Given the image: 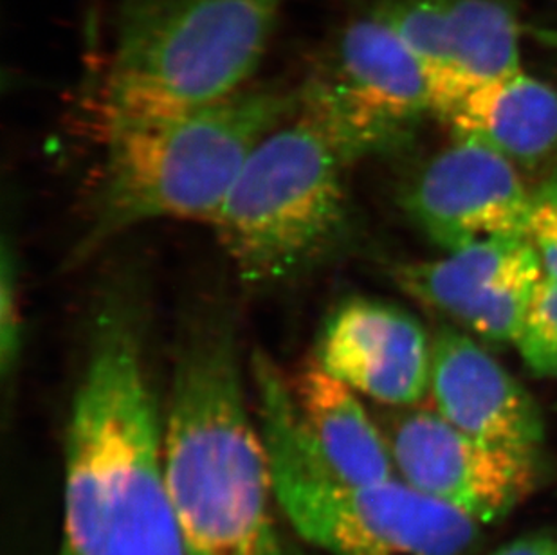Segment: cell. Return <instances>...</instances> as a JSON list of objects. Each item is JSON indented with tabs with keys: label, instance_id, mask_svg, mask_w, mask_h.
<instances>
[{
	"label": "cell",
	"instance_id": "1",
	"mask_svg": "<svg viewBox=\"0 0 557 555\" xmlns=\"http://www.w3.org/2000/svg\"><path fill=\"white\" fill-rule=\"evenodd\" d=\"M134 276L101 293L65 431L62 555H185Z\"/></svg>",
	"mask_w": 557,
	"mask_h": 555
},
{
	"label": "cell",
	"instance_id": "2",
	"mask_svg": "<svg viewBox=\"0 0 557 555\" xmlns=\"http://www.w3.org/2000/svg\"><path fill=\"white\" fill-rule=\"evenodd\" d=\"M164 471L185 555H301L280 529L262 431L244 397L232 310L202 304L175 351Z\"/></svg>",
	"mask_w": 557,
	"mask_h": 555
},
{
	"label": "cell",
	"instance_id": "3",
	"mask_svg": "<svg viewBox=\"0 0 557 555\" xmlns=\"http://www.w3.org/2000/svg\"><path fill=\"white\" fill-rule=\"evenodd\" d=\"M298 111V90L251 84L200 111L106 139L87 222L69 266L152 221H215L252 150Z\"/></svg>",
	"mask_w": 557,
	"mask_h": 555
},
{
	"label": "cell",
	"instance_id": "4",
	"mask_svg": "<svg viewBox=\"0 0 557 555\" xmlns=\"http://www.w3.org/2000/svg\"><path fill=\"white\" fill-rule=\"evenodd\" d=\"M285 0H117L92 96L100 139L215 106L251 85Z\"/></svg>",
	"mask_w": 557,
	"mask_h": 555
},
{
	"label": "cell",
	"instance_id": "5",
	"mask_svg": "<svg viewBox=\"0 0 557 555\" xmlns=\"http://www.w3.org/2000/svg\"><path fill=\"white\" fill-rule=\"evenodd\" d=\"M251 375L274 496L301 540L331 555L473 554L479 521L395 477L337 480L310 447L289 381L268 354H252Z\"/></svg>",
	"mask_w": 557,
	"mask_h": 555
},
{
	"label": "cell",
	"instance_id": "6",
	"mask_svg": "<svg viewBox=\"0 0 557 555\" xmlns=\"http://www.w3.org/2000/svg\"><path fill=\"white\" fill-rule=\"evenodd\" d=\"M348 164L298 111L252 150L213 221L246 287L287 285L342 249Z\"/></svg>",
	"mask_w": 557,
	"mask_h": 555
},
{
	"label": "cell",
	"instance_id": "7",
	"mask_svg": "<svg viewBox=\"0 0 557 555\" xmlns=\"http://www.w3.org/2000/svg\"><path fill=\"white\" fill-rule=\"evenodd\" d=\"M298 90V114L348 163L403 141L432 112L430 82L383 8L352 16L321 44Z\"/></svg>",
	"mask_w": 557,
	"mask_h": 555
},
{
	"label": "cell",
	"instance_id": "8",
	"mask_svg": "<svg viewBox=\"0 0 557 555\" xmlns=\"http://www.w3.org/2000/svg\"><path fill=\"white\" fill-rule=\"evenodd\" d=\"M384 439L403 482L480 525L507 516L534 488V455L476 441L436 411L400 415Z\"/></svg>",
	"mask_w": 557,
	"mask_h": 555
},
{
	"label": "cell",
	"instance_id": "9",
	"mask_svg": "<svg viewBox=\"0 0 557 555\" xmlns=\"http://www.w3.org/2000/svg\"><path fill=\"white\" fill-rule=\"evenodd\" d=\"M395 282L493 343H516L543 269L527 235L493 236L432 262L395 269Z\"/></svg>",
	"mask_w": 557,
	"mask_h": 555
},
{
	"label": "cell",
	"instance_id": "10",
	"mask_svg": "<svg viewBox=\"0 0 557 555\" xmlns=\"http://www.w3.org/2000/svg\"><path fill=\"white\" fill-rule=\"evenodd\" d=\"M405 208L451 252L493 236L527 235L531 194L509 159L479 143L457 141L417 175Z\"/></svg>",
	"mask_w": 557,
	"mask_h": 555
},
{
	"label": "cell",
	"instance_id": "11",
	"mask_svg": "<svg viewBox=\"0 0 557 555\" xmlns=\"http://www.w3.org/2000/svg\"><path fill=\"white\" fill-rule=\"evenodd\" d=\"M315 362L354 392L389 406H411L430 388L432 345L406 310L352 298L325 321Z\"/></svg>",
	"mask_w": 557,
	"mask_h": 555
},
{
	"label": "cell",
	"instance_id": "12",
	"mask_svg": "<svg viewBox=\"0 0 557 555\" xmlns=\"http://www.w3.org/2000/svg\"><path fill=\"white\" fill-rule=\"evenodd\" d=\"M436 414L476 441L534 455L543 422L531 395L468 335L442 329L432 343Z\"/></svg>",
	"mask_w": 557,
	"mask_h": 555
},
{
	"label": "cell",
	"instance_id": "13",
	"mask_svg": "<svg viewBox=\"0 0 557 555\" xmlns=\"http://www.w3.org/2000/svg\"><path fill=\"white\" fill-rule=\"evenodd\" d=\"M289 386L304 435L337 480L370 485L394 478L386 439L350 386L318 362L307 365Z\"/></svg>",
	"mask_w": 557,
	"mask_h": 555
},
{
	"label": "cell",
	"instance_id": "14",
	"mask_svg": "<svg viewBox=\"0 0 557 555\" xmlns=\"http://www.w3.org/2000/svg\"><path fill=\"white\" fill-rule=\"evenodd\" d=\"M457 141L532 166L557 150V92L525 71L469 90L442 115Z\"/></svg>",
	"mask_w": 557,
	"mask_h": 555
},
{
	"label": "cell",
	"instance_id": "15",
	"mask_svg": "<svg viewBox=\"0 0 557 555\" xmlns=\"http://www.w3.org/2000/svg\"><path fill=\"white\" fill-rule=\"evenodd\" d=\"M446 73L433 95V114H446L469 90L509 78L521 67V27L502 0H444Z\"/></svg>",
	"mask_w": 557,
	"mask_h": 555
},
{
	"label": "cell",
	"instance_id": "16",
	"mask_svg": "<svg viewBox=\"0 0 557 555\" xmlns=\"http://www.w3.org/2000/svg\"><path fill=\"white\" fill-rule=\"evenodd\" d=\"M531 372L557 379V282L543 274L516 341Z\"/></svg>",
	"mask_w": 557,
	"mask_h": 555
},
{
	"label": "cell",
	"instance_id": "17",
	"mask_svg": "<svg viewBox=\"0 0 557 555\" xmlns=\"http://www.w3.org/2000/svg\"><path fill=\"white\" fill-rule=\"evenodd\" d=\"M0 372L5 395H10L22 354L21 288L18 262L10 236L2 242V273H0Z\"/></svg>",
	"mask_w": 557,
	"mask_h": 555
},
{
	"label": "cell",
	"instance_id": "18",
	"mask_svg": "<svg viewBox=\"0 0 557 555\" xmlns=\"http://www.w3.org/2000/svg\"><path fill=\"white\" fill-rule=\"evenodd\" d=\"M527 236L536 249L543 274L557 282V177L532 192Z\"/></svg>",
	"mask_w": 557,
	"mask_h": 555
},
{
	"label": "cell",
	"instance_id": "19",
	"mask_svg": "<svg viewBox=\"0 0 557 555\" xmlns=\"http://www.w3.org/2000/svg\"><path fill=\"white\" fill-rule=\"evenodd\" d=\"M493 555H557V532L523 535L502 546Z\"/></svg>",
	"mask_w": 557,
	"mask_h": 555
},
{
	"label": "cell",
	"instance_id": "20",
	"mask_svg": "<svg viewBox=\"0 0 557 555\" xmlns=\"http://www.w3.org/2000/svg\"><path fill=\"white\" fill-rule=\"evenodd\" d=\"M532 37H536L540 42L545 44L548 48L557 49V29L553 27H536L531 29Z\"/></svg>",
	"mask_w": 557,
	"mask_h": 555
}]
</instances>
